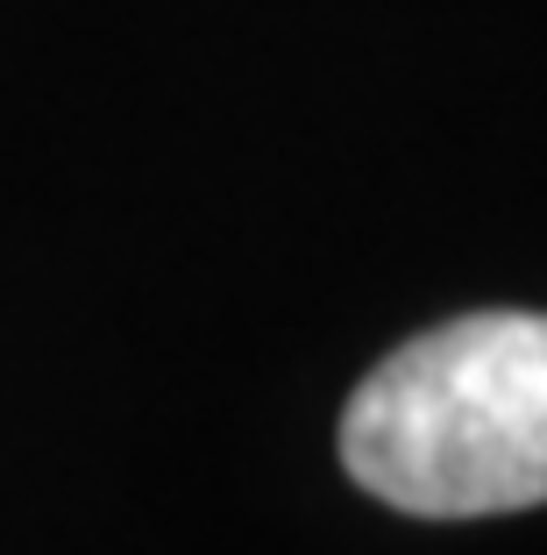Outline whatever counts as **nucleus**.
Wrapping results in <instances>:
<instances>
[{
	"label": "nucleus",
	"instance_id": "f257e3e1",
	"mask_svg": "<svg viewBox=\"0 0 547 555\" xmlns=\"http://www.w3.org/2000/svg\"><path fill=\"white\" fill-rule=\"evenodd\" d=\"M341 470L413 520L547 506V313H455L341 406Z\"/></svg>",
	"mask_w": 547,
	"mask_h": 555
}]
</instances>
